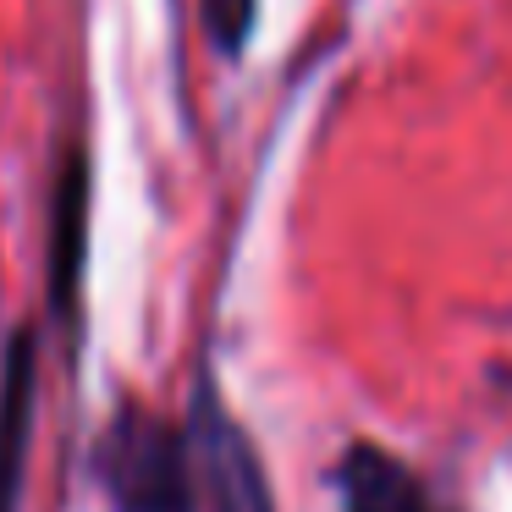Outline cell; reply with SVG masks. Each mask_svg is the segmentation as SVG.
<instances>
[{
  "label": "cell",
  "mask_w": 512,
  "mask_h": 512,
  "mask_svg": "<svg viewBox=\"0 0 512 512\" xmlns=\"http://www.w3.org/2000/svg\"><path fill=\"white\" fill-rule=\"evenodd\" d=\"M204 12V34L221 56H243L248 50V34L259 23V0H199Z\"/></svg>",
  "instance_id": "obj_6"
},
{
  "label": "cell",
  "mask_w": 512,
  "mask_h": 512,
  "mask_svg": "<svg viewBox=\"0 0 512 512\" xmlns=\"http://www.w3.org/2000/svg\"><path fill=\"white\" fill-rule=\"evenodd\" d=\"M188 446H193V485L210 496L215 512H276L254 441L237 430V419L221 408V397L210 386H199V402H193Z\"/></svg>",
  "instance_id": "obj_2"
},
{
  "label": "cell",
  "mask_w": 512,
  "mask_h": 512,
  "mask_svg": "<svg viewBox=\"0 0 512 512\" xmlns=\"http://www.w3.org/2000/svg\"><path fill=\"white\" fill-rule=\"evenodd\" d=\"M34 402H39V336L34 325H17L0 342V512H23Z\"/></svg>",
  "instance_id": "obj_3"
},
{
  "label": "cell",
  "mask_w": 512,
  "mask_h": 512,
  "mask_svg": "<svg viewBox=\"0 0 512 512\" xmlns=\"http://www.w3.org/2000/svg\"><path fill=\"white\" fill-rule=\"evenodd\" d=\"M83 254H89V166L72 149L50 193V309L61 325H78Z\"/></svg>",
  "instance_id": "obj_4"
},
{
  "label": "cell",
  "mask_w": 512,
  "mask_h": 512,
  "mask_svg": "<svg viewBox=\"0 0 512 512\" xmlns=\"http://www.w3.org/2000/svg\"><path fill=\"white\" fill-rule=\"evenodd\" d=\"M336 490H342V512H452L430 496V485L397 452L375 441H353L342 452Z\"/></svg>",
  "instance_id": "obj_5"
},
{
  "label": "cell",
  "mask_w": 512,
  "mask_h": 512,
  "mask_svg": "<svg viewBox=\"0 0 512 512\" xmlns=\"http://www.w3.org/2000/svg\"><path fill=\"white\" fill-rule=\"evenodd\" d=\"M94 479L116 512H193V496H199L188 430L138 402L116 408L100 430Z\"/></svg>",
  "instance_id": "obj_1"
}]
</instances>
